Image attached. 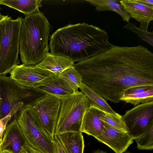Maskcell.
<instances>
[{"mask_svg": "<svg viewBox=\"0 0 153 153\" xmlns=\"http://www.w3.org/2000/svg\"><path fill=\"white\" fill-rule=\"evenodd\" d=\"M22 17L0 19V76H6L19 65V34Z\"/></svg>", "mask_w": 153, "mask_h": 153, "instance_id": "obj_4", "label": "cell"}, {"mask_svg": "<svg viewBox=\"0 0 153 153\" xmlns=\"http://www.w3.org/2000/svg\"><path fill=\"white\" fill-rule=\"evenodd\" d=\"M140 3L153 9V0H137Z\"/></svg>", "mask_w": 153, "mask_h": 153, "instance_id": "obj_30", "label": "cell"}, {"mask_svg": "<svg viewBox=\"0 0 153 153\" xmlns=\"http://www.w3.org/2000/svg\"><path fill=\"white\" fill-rule=\"evenodd\" d=\"M10 73V77L18 84L32 90L45 84L54 74L36 65L23 64L16 66Z\"/></svg>", "mask_w": 153, "mask_h": 153, "instance_id": "obj_10", "label": "cell"}, {"mask_svg": "<svg viewBox=\"0 0 153 153\" xmlns=\"http://www.w3.org/2000/svg\"><path fill=\"white\" fill-rule=\"evenodd\" d=\"M137 148L140 150L153 149V124L149 126L140 136L134 139Z\"/></svg>", "mask_w": 153, "mask_h": 153, "instance_id": "obj_24", "label": "cell"}, {"mask_svg": "<svg viewBox=\"0 0 153 153\" xmlns=\"http://www.w3.org/2000/svg\"><path fill=\"white\" fill-rule=\"evenodd\" d=\"M40 0H0V4L7 6L18 10L25 16L39 12L42 6Z\"/></svg>", "mask_w": 153, "mask_h": 153, "instance_id": "obj_19", "label": "cell"}, {"mask_svg": "<svg viewBox=\"0 0 153 153\" xmlns=\"http://www.w3.org/2000/svg\"><path fill=\"white\" fill-rule=\"evenodd\" d=\"M122 116L128 133L134 140L153 124V101L136 105Z\"/></svg>", "mask_w": 153, "mask_h": 153, "instance_id": "obj_8", "label": "cell"}, {"mask_svg": "<svg viewBox=\"0 0 153 153\" xmlns=\"http://www.w3.org/2000/svg\"><path fill=\"white\" fill-rule=\"evenodd\" d=\"M32 90L20 85L10 76H0V95L1 100L0 118L7 114L14 106L32 96Z\"/></svg>", "mask_w": 153, "mask_h": 153, "instance_id": "obj_9", "label": "cell"}, {"mask_svg": "<svg viewBox=\"0 0 153 153\" xmlns=\"http://www.w3.org/2000/svg\"><path fill=\"white\" fill-rule=\"evenodd\" d=\"M57 135L67 153H83L85 147L82 132H66Z\"/></svg>", "mask_w": 153, "mask_h": 153, "instance_id": "obj_17", "label": "cell"}, {"mask_svg": "<svg viewBox=\"0 0 153 153\" xmlns=\"http://www.w3.org/2000/svg\"><path fill=\"white\" fill-rule=\"evenodd\" d=\"M108 39L106 32L98 26L86 23L69 24L51 36L50 53L79 62L111 48L113 45Z\"/></svg>", "mask_w": 153, "mask_h": 153, "instance_id": "obj_2", "label": "cell"}, {"mask_svg": "<svg viewBox=\"0 0 153 153\" xmlns=\"http://www.w3.org/2000/svg\"><path fill=\"white\" fill-rule=\"evenodd\" d=\"M123 27L124 29L128 30L137 33L140 39L146 42L153 47V31L149 32L147 30L141 29L137 27L136 25L132 22H129L125 25Z\"/></svg>", "mask_w": 153, "mask_h": 153, "instance_id": "obj_25", "label": "cell"}, {"mask_svg": "<svg viewBox=\"0 0 153 153\" xmlns=\"http://www.w3.org/2000/svg\"><path fill=\"white\" fill-rule=\"evenodd\" d=\"M90 4L94 6L98 12L113 11L120 15L122 20L128 23L131 17L126 13L118 0H86Z\"/></svg>", "mask_w": 153, "mask_h": 153, "instance_id": "obj_18", "label": "cell"}, {"mask_svg": "<svg viewBox=\"0 0 153 153\" xmlns=\"http://www.w3.org/2000/svg\"><path fill=\"white\" fill-rule=\"evenodd\" d=\"M151 87L148 86H138L132 87L126 90L125 93L132 94L142 92L146 91Z\"/></svg>", "mask_w": 153, "mask_h": 153, "instance_id": "obj_27", "label": "cell"}, {"mask_svg": "<svg viewBox=\"0 0 153 153\" xmlns=\"http://www.w3.org/2000/svg\"><path fill=\"white\" fill-rule=\"evenodd\" d=\"M34 90L44 95H51L60 100L75 93L59 75L54 74L46 83Z\"/></svg>", "mask_w": 153, "mask_h": 153, "instance_id": "obj_14", "label": "cell"}, {"mask_svg": "<svg viewBox=\"0 0 153 153\" xmlns=\"http://www.w3.org/2000/svg\"><path fill=\"white\" fill-rule=\"evenodd\" d=\"M60 100L54 135L66 132H81L84 115L90 106L89 99L78 91Z\"/></svg>", "mask_w": 153, "mask_h": 153, "instance_id": "obj_6", "label": "cell"}, {"mask_svg": "<svg viewBox=\"0 0 153 153\" xmlns=\"http://www.w3.org/2000/svg\"><path fill=\"white\" fill-rule=\"evenodd\" d=\"M1 142L0 141V144H1ZM0 153H1V150H0Z\"/></svg>", "mask_w": 153, "mask_h": 153, "instance_id": "obj_34", "label": "cell"}, {"mask_svg": "<svg viewBox=\"0 0 153 153\" xmlns=\"http://www.w3.org/2000/svg\"><path fill=\"white\" fill-rule=\"evenodd\" d=\"M93 153H107L106 151H104L100 149H97L94 151ZM123 153H132L128 151H126Z\"/></svg>", "mask_w": 153, "mask_h": 153, "instance_id": "obj_31", "label": "cell"}, {"mask_svg": "<svg viewBox=\"0 0 153 153\" xmlns=\"http://www.w3.org/2000/svg\"><path fill=\"white\" fill-rule=\"evenodd\" d=\"M53 141L55 148V153H67L57 135H54Z\"/></svg>", "mask_w": 153, "mask_h": 153, "instance_id": "obj_26", "label": "cell"}, {"mask_svg": "<svg viewBox=\"0 0 153 153\" xmlns=\"http://www.w3.org/2000/svg\"><path fill=\"white\" fill-rule=\"evenodd\" d=\"M50 25L40 11L22 18L19 34V53L22 64H38L49 53Z\"/></svg>", "mask_w": 153, "mask_h": 153, "instance_id": "obj_3", "label": "cell"}, {"mask_svg": "<svg viewBox=\"0 0 153 153\" xmlns=\"http://www.w3.org/2000/svg\"><path fill=\"white\" fill-rule=\"evenodd\" d=\"M60 104V99L49 95L41 97L32 104L45 131L53 141Z\"/></svg>", "mask_w": 153, "mask_h": 153, "instance_id": "obj_7", "label": "cell"}, {"mask_svg": "<svg viewBox=\"0 0 153 153\" xmlns=\"http://www.w3.org/2000/svg\"><path fill=\"white\" fill-rule=\"evenodd\" d=\"M99 109L90 105L86 111L83 119L81 132L95 138L102 133L104 123L99 117Z\"/></svg>", "mask_w": 153, "mask_h": 153, "instance_id": "obj_15", "label": "cell"}, {"mask_svg": "<svg viewBox=\"0 0 153 153\" xmlns=\"http://www.w3.org/2000/svg\"><path fill=\"white\" fill-rule=\"evenodd\" d=\"M17 120L27 143L30 147L40 153H55L54 141L45 132L31 103L22 106Z\"/></svg>", "mask_w": 153, "mask_h": 153, "instance_id": "obj_5", "label": "cell"}, {"mask_svg": "<svg viewBox=\"0 0 153 153\" xmlns=\"http://www.w3.org/2000/svg\"><path fill=\"white\" fill-rule=\"evenodd\" d=\"M74 64L67 58L49 53L42 62L36 65L39 68L59 75L65 70L73 67Z\"/></svg>", "mask_w": 153, "mask_h": 153, "instance_id": "obj_16", "label": "cell"}, {"mask_svg": "<svg viewBox=\"0 0 153 153\" xmlns=\"http://www.w3.org/2000/svg\"><path fill=\"white\" fill-rule=\"evenodd\" d=\"M59 76L75 92L79 91L78 89L82 82V76L73 66L65 70Z\"/></svg>", "mask_w": 153, "mask_h": 153, "instance_id": "obj_22", "label": "cell"}, {"mask_svg": "<svg viewBox=\"0 0 153 153\" xmlns=\"http://www.w3.org/2000/svg\"><path fill=\"white\" fill-rule=\"evenodd\" d=\"M121 101L130 103L134 106L140 103L153 101V87L146 91L135 94H124L120 98Z\"/></svg>", "mask_w": 153, "mask_h": 153, "instance_id": "obj_21", "label": "cell"}, {"mask_svg": "<svg viewBox=\"0 0 153 153\" xmlns=\"http://www.w3.org/2000/svg\"><path fill=\"white\" fill-rule=\"evenodd\" d=\"M99 116L103 123L117 129L127 132L122 116L118 114L113 115L100 109Z\"/></svg>", "mask_w": 153, "mask_h": 153, "instance_id": "obj_23", "label": "cell"}, {"mask_svg": "<svg viewBox=\"0 0 153 153\" xmlns=\"http://www.w3.org/2000/svg\"><path fill=\"white\" fill-rule=\"evenodd\" d=\"M81 92L89 99L90 105L96 107L100 109L113 115L116 113L111 108L106 100L100 94L82 82L79 88Z\"/></svg>", "mask_w": 153, "mask_h": 153, "instance_id": "obj_20", "label": "cell"}, {"mask_svg": "<svg viewBox=\"0 0 153 153\" xmlns=\"http://www.w3.org/2000/svg\"><path fill=\"white\" fill-rule=\"evenodd\" d=\"M73 67L83 83L111 102H120L126 91L132 87H153V53L141 45H113Z\"/></svg>", "mask_w": 153, "mask_h": 153, "instance_id": "obj_1", "label": "cell"}, {"mask_svg": "<svg viewBox=\"0 0 153 153\" xmlns=\"http://www.w3.org/2000/svg\"><path fill=\"white\" fill-rule=\"evenodd\" d=\"M1 100L0 95V118L1 116Z\"/></svg>", "mask_w": 153, "mask_h": 153, "instance_id": "obj_32", "label": "cell"}, {"mask_svg": "<svg viewBox=\"0 0 153 153\" xmlns=\"http://www.w3.org/2000/svg\"><path fill=\"white\" fill-rule=\"evenodd\" d=\"M119 2L130 17L140 23V28L147 30L149 23L153 20V9L137 0H121Z\"/></svg>", "mask_w": 153, "mask_h": 153, "instance_id": "obj_13", "label": "cell"}, {"mask_svg": "<svg viewBox=\"0 0 153 153\" xmlns=\"http://www.w3.org/2000/svg\"><path fill=\"white\" fill-rule=\"evenodd\" d=\"M7 124V123L2 118L0 119V141L1 142L4 131Z\"/></svg>", "mask_w": 153, "mask_h": 153, "instance_id": "obj_28", "label": "cell"}, {"mask_svg": "<svg viewBox=\"0 0 153 153\" xmlns=\"http://www.w3.org/2000/svg\"><path fill=\"white\" fill-rule=\"evenodd\" d=\"M100 134L95 138L109 147L115 153H123L133 143L134 139L128 132L117 129L104 123Z\"/></svg>", "mask_w": 153, "mask_h": 153, "instance_id": "obj_11", "label": "cell"}, {"mask_svg": "<svg viewBox=\"0 0 153 153\" xmlns=\"http://www.w3.org/2000/svg\"><path fill=\"white\" fill-rule=\"evenodd\" d=\"M1 153H10L6 151H2L1 152Z\"/></svg>", "mask_w": 153, "mask_h": 153, "instance_id": "obj_33", "label": "cell"}, {"mask_svg": "<svg viewBox=\"0 0 153 153\" xmlns=\"http://www.w3.org/2000/svg\"><path fill=\"white\" fill-rule=\"evenodd\" d=\"M21 153H40L30 147L27 143L23 148Z\"/></svg>", "mask_w": 153, "mask_h": 153, "instance_id": "obj_29", "label": "cell"}, {"mask_svg": "<svg viewBox=\"0 0 153 153\" xmlns=\"http://www.w3.org/2000/svg\"></svg>", "mask_w": 153, "mask_h": 153, "instance_id": "obj_35", "label": "cell"}, {"mask_svg": "<svg viewBox=\"0 0 153 153\" xmlns=\"http://www.w3.org/2000/svg\"><path fill=\"white\" fill-rule=\"evenodd\" d=\"M26 144L17 119L8 124L4 131L0 145L1 152L21 153Z\"/></svg>", "mask_w": 153, "mask_h": 153, "instance_id": "obj_12", "label": "cell"}]
</instances>
